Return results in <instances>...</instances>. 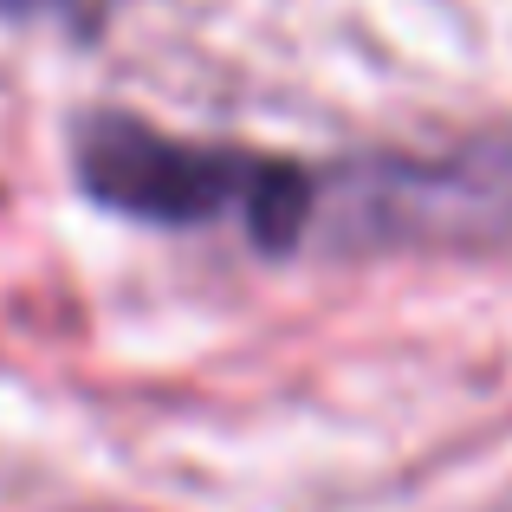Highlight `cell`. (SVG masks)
Returning <instances> with one entry per match:
<instances>
[{"label": "cell", "mask_w": 512, "mask_h": 512, "mask_svg": "<svg viewBox=\"0 0 512 512\" xmlns=\"http://www.w3.org/2000/svg\"><path fill=\"white\" fill-rule=\"evenodd\" d=\"M78 188L98 208L156 227L234 221L266 253H292L312 221V175L292 156L240 150V143H195L143 124V117H91L72 150Z\"/></svg>", "instance_id": "obj_1"}, {"label": "cell", "mask_w": 512, "mask_h": 512, "mask_svg": "<svg viewBox=\"0 0 512 512\" xmlns=\"http://www.w3.org/2000/svg\"><path fill=\"white\" fill-rule=\"evenodd\" d=\"M0 13L7 20H59L72 33H85V26H98L104 0H0Z\"/></svg>", "instance_id": "obj_2"}]
</instances>
